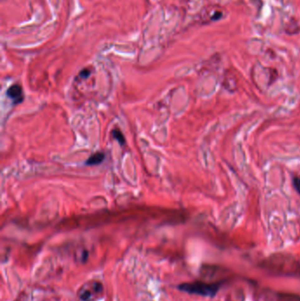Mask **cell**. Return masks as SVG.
<instances>
[{
  "label": "cell",
  "instance_id": "cell-2",
  "mask_svg": "<svg viewBox=\"0 0 300 301\" xmlns=\"http://www.w3.org/2000/svg\"><path fill=\"white\" fill-rule=\"evenodd\" d=\"M7 95L15 103H20L23 100V91L21 86L19 85H11L7 90Z\"/></svg>",
  "mask_w": 300,
  "mask_h": 301
},
{
  "label": "cell",
  "instance_id": "cell-6",
  "mask_svg": "<svg viewBox=\"0 0 300 301\" xmlns=\"http://www.w3.org/2000/svg\"><path fill=\"white\" fill-rule=\"evenodd\" d=\"M80 77H82V78H87L88 77L89 75H90V70H83L81 72H80Z\"/></svg>",
  "mask_w": 300,
  "mask_h": 301
},
{
  "label": "cell",
  "instance_id": "cell-5",
  "mask_svg": "<svg viewBox=\"0 0 300 301\" xmlns=\"http://www.w3.org/2000/svg\"><path fill=\"white\" fill-rule=\"evenodd\" d=\"M293 184H294V187H295L296 190L300 194V180L298 179V178H295L293 180Z\"/></svg>",
  "mask_w": 300,
  "mask_h": 301
},
{
  "label": "cell",
  "instance_id": "cell-3",
  "mask_svg": "<svg viewBox=\"0 0 300 301\" xmlns=\"http://www.w3.org/2000/svg\"><path fill=\"white\" fill-rule=\"evenodd\" d=\"M105 159V154L103 153H94V155H92L90 158H88V160L86 161V164L89 166H94V165H99L100 164L102 161Z\"/></svg>",
  "mask_w": 300,
  "mask_h": 301
},
{
  "label": "cell",
  "instance_id": "cell-4",
  "mask_svg": "<svg viewBox=\"0 0 300 301\" xmlns=\"http://www.w3.org/2000/svg\"><path fill=\"white\" fill-rule=\"evenodd\" d=\"M113 137L115 138V139H117V141H118L120 143H122V144H123L124 142H125V139H124L123 133H122L121 130H119V129H114Z\"/></svg>",
  "mask_w": 300,
  "mask_h": 301
},
{
  "label": "cell",
  "instance_id": "cell-1",
  "mask_svg": "<svg viewBox=\"0 0 300 301\" xmlns=\"http://www.w3.org/2000/svg\"><path fill=\"white\" fill-rule=\"evenodd\" d=\"M219 285L216 284H208L204 282H194L182 284L179 286V289L187 293L198 294L202 296L213 297L216 295L218 291Z\"/></svg>",
  "mask_w": 300,
  "mask_h": 301
}]
</instances>
